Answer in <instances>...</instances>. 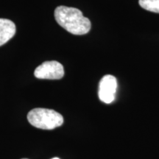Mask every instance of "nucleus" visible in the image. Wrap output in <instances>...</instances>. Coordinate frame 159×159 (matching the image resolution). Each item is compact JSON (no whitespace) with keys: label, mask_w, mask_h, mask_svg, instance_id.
Instances as JSON below:
<instances>
[{"label":"nucleus","mask_w":159,"mask_h":159,"mask_svg":"<svg viewBox=\"0 0 159 159\" xmlns=\"http://www.w3.org/2000/svg\"><path fill=\"white\" fill-rule=\"evenodd\" d=\"M55 19L60 26L73 35H85L91 30V21L79 9L59 6L55 10Z\"/></svg>","instance_id":"f257e3e1"},{"label":"nucleus","mask_w":159,"mask_h":159,"mask_svg":"<svg viewBox=\"0 0 159 159\" xmlns=\"http://www.w3.org/2000/svg\"><path fill=\"white\" fill-rule=\"evenodd\" d=\"M29 122L35 128L43 130H53L63 123L62 115L47 108H34L27 114Z\"/></svg>","instance_id":"f03ea898"},{"label":"nucleus","mask_w":159,"mask_h":159,"mask_svg":"<svg viewBox=\"0 0 159 159\" xmlns=\"http://www.w3.org/2000/svg\"><path fill=\"white\" fill-rule=\"evenodd\" d=\"M34 75L39 79L60 80L64 76V68L57 61H45L35 69Z\"/></svg>","instance_id":"7ed1b4c3"},{"label":"nucleus","mask_w":159,"mask_h":159,"mask_svg":"<svg viewBox=\"0 0 159 159\" xmlns=\"http://www.w3.org/2000/svg\"><path fill=\"white\" fill-rule=\"evenodd\" d=\"M117 89L116 77L111 75H105L99 84V98L102 102L110 104L115 99Z\"/></svg>","instance_id":"20e7f679"},{"label":"nucleus","mask_w":159,"mask_h":159,"mask_svg":"<svg viewBox=\"0 0 159 159\" xmlns=\"http://www.w3.org/2000/svg\"><path fill=\"white\" fill-rule=\"evenodd\" d=\"M15 24L7 19H0V47L7 43L16 34Z\"/></svg>","instance_id":"39448f33"},{"label":"nucleus","mask_w":159,"mask_h":159,"mask_svg":"<svg viewBox=\"0 0 159 159\" xmlns=\"http://www.w3.org/2000/svg\"><path fill=\"white\" fill-rule=\"evenodd\" d=\"M139 3L144 10L159 13V0H139Z\"/></svg>","instance_id":"423d86ee"},{"label":"nucleus","mask_w":159,"mask_h":159,"mask_svg":"<svg viewBox=\"0 0 159 159\" xmlns=\"http://www.w3.org/2000/svg\"><path fill=\"white\" fill-rule=\"evenodd\" d=\"M52 159H60V158H52Z\"/></svg>","instance_id":"0eeeda50"},{"label":"nucleus","mask_w":159,"mask_h":159,"mask_svg":"<svg viewBox=\"0 0 159 159\" xmlns=\"http://www.w3.org/2000/svg\"><path fill=\"white\" fill-rule=\"evenodd\" d=\"M22 159H27V158H22Z\"/></svg>","instance_id":"6e6552de"}]
</instances>
